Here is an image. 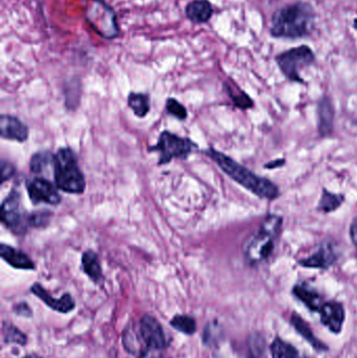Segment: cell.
I'll list each match as a JSON object with an SVG mask.
<instances>
[{
	"instance_id": "7402d4cb",
	"label": "cell",
	"mask_w": 357,
	"mask_h": 358,
	"mask_svg": "<svg viewBox=\"0 0 357 358\" xmlns=\"http://www.w3.org/2000/svg\"><path fill=\"white\" fill-rule=\"evenodd\" d=\"M224 88L228 92V96L232 100L233 104L237 108L241 110H249L255 106L253 99L247 94V92L237 87L236 85H232L231 83H224Z\"/></svg>"
},
{
	"instance_id": "52a82bcc",
	"label": "cell",
	"mask_w": 357,
	"mask_h": 358,
	"mask_svg": "<svg viewBox=\"0 0 357 358\" xmlns=\"http://www.w3.org/2000/svg\"><path fill=\"white\" fill-rule=\"evenodd\" d=\"M197 145L190 138H180L170 131H163L154 146L149 147V152H159V165H167L172 159H186L192 155Z\"/></svg>"
},
{
	"instance_id": "83f0119b",
	"label": "cell",
	"mask_w": 357,
	"mask_h": 358,
	"mask_svg": "<svg viewBox=\"0 0 357 358\" xmlns=\"http://www.w3.org/2000/svg\"><path fill=\"white\" fill-rule=\"evenodd\" d=\"M54 162V155L50 152H38L31 157V162H29V169L31 173H42L43 170L50 163Z\"/></svg>"
},
{
	"instance_id": "1f68e13d",
	"label": "cell",
	"mask_w": 357,
	"mask_h": 358,
	"mask_svg": "<svg viewBox=\"0 0 357 358\" xmlns=\"http://www.w3.org/2000/svg\"><path fill=\"white\" fill-rule=\"evenodd\" d=\"M13 313L18 317H33V310L27 303L20 302L18 304L14 305L13 307Z\"/></svg>"
},
{
	"instance_id": "f1b7e54d",
	"label": "cell",
	"mask_w": 357,
	"mask_h": 358,
	"mask_svg": "<svg viewBox=\"0 0 357 358\" xmlns=\"http://www.w3.org/2000/svg\"><path fill=\"white\" fill-rule=\"evenodd\" d=\"M259 336H254L247 342V352L245 358H266L265 344Z\"/></svg>"
},
{
	"instance_id": "f35d334b",
	"label": "cell",
	"mask_w": 357,
	"mask_h": 358,
	"mask_svg": "<svg viewBox=\"0 0 357 358\" xmlns=\"http://www.w3.org/2000/svg\"><path fill=\"white\" fill-rule=\"evenodd\" d=\"M356 250H357V248H356ZM356 257H357V252H356Z\"/></svg>"
},
{
	"instance_id": "484cf974",
	"label": "cell",
	"mask_w": 357,
	"mask_h": 358,
	"mask_svg": "<svg viewBox=\"0 0 357 358\" xmlns=\"http://www.w3.org/2000/svg\"><path fill=\"white\" fill-rule=\"evenodd\" d=\"M2 338L6 344H15L19 346H25L27 344V336L12 323L8 322H3L2 324Z\"/></svg>"
},
{
	"instance_id": "8992f818",
	"label": "cell",
	"mask_w": 357,
	"mask_h": 358,
	"mask_svg": "<svg viewBox=\"0 0 357 358\" xmlns=\"http://www.w3.org/2000/svg\"><path fill=\"white\" fill-rule=\"evenodd\" d=\"M314 61L316 55L307 45L291 48L276 57L277 64L284 77L289 81L300 84H305V81L301 77V71L314 64Z\"/></svg>"
},
{
	"instance_id": "277c9868",
	"label": "cell",
	"mask_w": 357,
	"mask_h": 358,
	"mask_svg": "<svg viewBox=\"0 0 357 358\" xmlns=\"http://www.w3.org/2000/svg\"><path fill=\"white\" fill-rule=\"evenodd\" d=\"M54 185L65 193L81 195L86 187L85 176L71 148H60L54 155Z\"/></svg>"
},
{
	"instance_id": "3957f363",
	"label": "cell",
	"mask_w": 357,
	"mask_h": 358,
	"mask_svg": "<svg viewBox=\"0 0 357 358\" xmlns=\"http://www.w3.org/2000/svg\"><path fill=\"white\" fill-rule=\"evenodd\" d=\"M314 17L316 13L312 4L304 1L289 4L272 15L270 34L286 39L306 37L312 33Z\"/></svg>"
},
{
	"instance_id": "cb8c5ba5",
	"label": "cell",
	"mask_w": 357,
	"mask_h": 358,
	"mask_svg": "<svg viewBox=\"0 0 357 358\" xmlns=\"http://www.w3.org/2000/svg\"><path fill=\"white\" fill-rule=\"evenodd\" d=\"M270 353L272 358H308L302 355L293 345L279 338L270 345Z\"/></svg>"
},
{
	"instance_id": "8fae6325",
	"label": "cell",
	"mask_w": 357,
	"mask_h": 358,
	"mask_svg": "<svg viewBox=\"0 0 357 358\" xmlns=\"http://www.w3.org/2000/svg\"><path fill=\"white\" fill-rule=\"evenodd\" d=\"M339 260V254L337 252V246L333 242L326 241L319 246L316 252L307 258L298 261V264L304 268L310 269H327L333 267Z\"/></svg>"
},
{
	"instance_id": "f546056e",
	"label": "cell",
	"mask_w": 357,
	"mask_h": 358,
	"mask_svg": "<svg viewBox=\"0 0 357 358\" xmlns=\"http://www.w3.org/2000/svg\"><path fill=\"white\" fill-rule=\"evenodd\" d=\"M50 210H36V212L31 213L27 216V222H29V227H35V229H43V227H48L50 224Z\"/></svg>"
},
{
	"instance_id": "6da1fadb",
	"label": "cell",
	"mask_w": 357,
	"mask_h": 358,
	"mask_svg": "<svg viewBox=\"0 0 357 358\" xmlns=\"http://www.w3.org/2000/svg\"><path fill=\"white\" fill-rule=\"evenodd\" d=\"M205 153L212 161L215 162L224 174L260 199L274 201L280 197V189L270 179L257 176L249 168L216 149H207Z\"/></svg>"
},
{
	"instance_id": "e0dca14e",
	"label": "cell",
	"mask_w": 357,
	"mask_h": 358,
	"mask_svg": "<svg viewBox=\"0 0 357 358\" xmlns=\"http://www.w3.org/2000/svg\"><path fill=\"white\" fill-rule=\"evenodd\" d=\"M293 294L298 300L301 301L309 310L319 313L324 305L322 296L307 284H297L293 288Z\"/></svg>"
},
{
	"instance_id": "4dcf8cb0",
	"label": "cell",
	"mask_w": 357,
	"mask_h": 358,
	"mask_svg": "<svg viewBox=\"0 0 357 358\" xmlns=\"http://www.w3.org/2000/svg\"><path fill=\"white\" fill-rule=\"evenodd\" d=\"M166 108H167L169 115L177 117L180 121H184L188 117V111H187L186 107L180 104L175 99H168L167 102H166Z\"/></svg>"
},
{
	"instance_id": "836d02e7",
	"label": "cell",
	"mask_w": 357,
	"mask_h": 358,
	"mask_svg": "<svg viewBox=\"0 0 357 358\" xmlns=\"http://www.w3.org/2000/svg\"><path fill=\"white\" fill-rule=\"evenodd\" d=\"M163 351L161 349L145 348L140 351V358H165Z\"/></svg>"
},
{
	"instance_id": "44dd1931",
	"label": "cell",
	"mask_w": 357,
	"mask_h": 358,
	"mask_svg": "<svg viewBox=\"0 0 357 358\" xmlns=\"http://www.w3.org/2000/svg\"><path fill=\"white\" fill-rule=\"evenodd\" d=\"M346 197L344 194L335 193V192L329 191L326 187H323L316 210L324 213V214H330V213L339 210L343 206Z\"/></svg>"
},
{
	"instance_id": "ba28073f",
	"label": "cell",
	"mask_w": 357,
	"mask_h": 358,
	"mask_svg": "<svg viewBox=\"0 0 357 358\" xmlns=\"http://www.w3.org/2000/svg\"><path fill=\"white\" fill-rule=\"evenodd\" d=\"M2 223L15 235L23 236L27 233L29 222L27 216L21 208V194L13 189L2 201Z\"/></svg>"
},
{
	"instance_id": "d6986e66",
	"label": "cell",
	"mask_w": 357,
	"mask_h": 358,
	"mask_svg": "<svg viewBox=\"0 0 357 358\" xmlns=\"http://www.w3.org/2000/svg\"><path fill=\"white\" fill-rule=\"evenodd\" d=\"M291 323L293 327L295 328L296 331H297L304 340L307 341L316 350L320 351V352L328 350V347H327L324 343L321 342L318 338H316L314 332H312V328L309 327V325H308L299 315L293 313Z\"/></svg>"
},
{
	"instance_id": "7a4b0ae2",
	"label": "cell",
	"mask_w": 357,
	"mask_h": 358,
	"mask_svg": "<svg viewBox=\"0 0 357 358\" xmlns=\"http://www.w3.org/2000/svg\"><path fill=\"white\" fill-rule=\"evenodd\" d=\"M283 218L278 214H268L242 246L245 262L252 267L259 266L270 260L280 241Z\"/></svg>"
},
{
	"instance_id": "7c38bea8",
	"label": "cell",
	"mask_w": 357,
	"mask_h": 358,
	"mask_svg": "<svg viewBox=\"0 0 357 358\" xmlns=\"http://www.w3.org/2000/svg\"><path fill=\"white\" fill-rule=\"evenodd\" d=\"M316 126L321 138H329L335 131V108L329 96H322L316 105Z\"/></svg>"
},
{
	"instance_id": "30bf717a",
	"label": "cell",
	"mask_w": 357,
	"mask_h": 358,
	"mask_svg": "<svg viewBox=\"0 0 357 358\" xmlns=\"http://www.w3.org/2000/svg\"><path fill=\"white\" fill-rule=\"evenodd\" d=\"M27 189L29 199L34 204L43 202L52 206H58L62 200L57 189L58 187L45 178L31 179L27 183Z\"/></svg>"
},
{
	"instance_id": "e575fe53",
	"label": "cell",
	"mask_w": 357,
	"mask_h": 358,
	"mask_svg": "<svg viewBox=\"0 0 357 358\" xmlns=\"http://www.w3.org/2000/svg\"><path fill=\"white\" fill-rule=\"evenodd\" d=\"M285 165H286V159H277L266 163L265 165H264V168L268 170H276L284 167Z\"/></svg>"
},
{
	"instance_id": "9c48e42d",
	"label": "cell",
	"mask_w": 357,
	"mask_h": 358,
	"mask_svg": "<svg viewBox=\"0 0 357 358\" xmlns=\"http://www.w3.org/2000/svg\"><path fill=\"white\" fill-rule=\"evenodd\" d=\"M138 331L140 342L144 343L145 348L166 350L169 346L163 326L152 315H145L140 317L138 324Z\"/></svg>"
},
{
	"instance_id": "4316f807",
	"label": "cell",
	"mask_w": 357,
	"mask_h": 358,
	"mask_svg": "<svg viewBox=\"0 0 357 358\" xmlns=\"http://www.w3.org/2000/svg\"><path fill=\"white\" fill-rule=\"evenodd\" d=\"M140 344L142 342L138 331L136 332L133 327H128L123 336V346L125 350L130 355H136L140 350Z\"/></svg>"
},
{
	"instance_id": "ac0fdd59",
	"label": "cell",
	"mask_w": 357,
	"mask_h": 358,
	"mask_svg": "<svg viewBox=\"0 0 357 358\" xmlns=\"http://www.w3.org/2000/svg\"><path fill=\"white\" fill-rule=\"evenodd\" d=\"M186 15L192 22L205 23L213 15V6L207 0H193L186 6Z\"/></svg>"
},
{
	"instance_id": "2e32d148",
	"label": "cell",
	"mask_w": 357,
	"mask_h": 358,
	"mask_svg": "<svg viewBox=\"0 0 357 358\" xmlns=\"http://www.w3.org/2000/svg\"><path fill=\"white\" fill-rule=\"evenodd\" d=\"M0 256L13 268L22 271H34L36 268L35 263L24 252L8 244H1L0 246Z\"/></svg>"
},
{
	"instance_id": "4fadbf2b",
	"label": "cell",
	"mask_w": 357,
	"mask_h": 358,
	"mask_svg": "<svg viewBox=\"0 0 357 358\" xmlns=\"http://www.w3.org/2000/svg\"><path fill=\"white\" fill-rule=\"evenodd\" d=\"M31 292L34 296L42 301L46 306L50 307L52 310L57 311L63 315L71 313L75 308V303L73 296L69 294H64L60 299H54L48 294V290L40 285L39 283L33 284L31 286Z\"/></svg>"
},
{
	"instance_id": "8d00e7d4",
	"label": "cell",
	"mask_w": 357,
	"mask_h": 358,
	"mask_svg": "<svg viewBox=\"0 0 357 358\" xmlns=\"http://www.w3.org/2000/svg\"><path fill=\"white\" fill-rule=\"evenodd\" d=\"M22 358H42V357H38V355H25V357H23Z\"/></svg>"
},
{
	"instance_id": "603a6c76",
	"label": "cell",
	"mask_w": 357,
	"mask_h": 358,
	"mask_svg": "<svg viewBox=\"0 0 357 358\" xmlns=\"http://www.w3.org/2000/svg\"><path fill=\"white\" fill-rule=\"evenodd\" d=\"M128 106L138 117H145L150 111L149 96L140 92H131L128 96Z\"/></svg>"
},
{
	"instance_id": "9a60e30c",
	"label": "cell",
	"mask_w": 357,
	"mask_h": 358,
	"mask_svg": "<svg viewBox=\"0 0 357 358\" xmlns=\"http://www.w3.org/2000/svg\"><path fill=\"white\" fill-rule=\"evenodd\" d=\"M0 134L3 140L23 143L29 138V128L18 117L2 115L0 117Z\"/></svg>"
},
{
	"instance_id": "ffe728a7",
	"label": "cell",
	"mask_w": 357,
	"mask_h": 358,
	"mask_svg": "<svg viewBox=\"0 0 357 358\" xmlns=\"http://www.w3.org/2000/svg\"><path fill=\"white\" fill-rule=\"evenodd\" d=\"M81 263L84 273H85L94 283L99 284L102 281V266H101L98 255H96L94 250H89L83 252Z\"/></svg>"
},
{
	"instance_id": "5b68a950",
	"label": "cell",
	"mask_w": 357,
	"mask_h": 358,
	"mask_svg": "<svg viewBox=\"0 0 357 358\" xmlns=\"http://www.w3.org/2000/svg\"><path fill=\"white\" fill-rule=\"evenodd\" d=\"M85 19L92 29L104 39H115L119 36L117 15L103 0H86Z\"/></svg>"
},
{
	"instance_id": "d590c367",
	"label": "cell",
	"mask_w": 357,
	"mask_h": 358,
	"mask_svg": "<svg viewBox=\"0 0 357 358\" xmlns=\"http://www.w3.org/2000/svg\"><path fill=\"white\" fill-rule=\"evenodd\" d=\"M349 236L351 239L352 243L357 248V218L352 221L349 227Z\"/></svg>"
},
{
	"instance_id": "74e56055",
	"label": "cell",
	"mask_w": 357,
	"mask_h": 358,
	"mask_svg": "<svg viewBox=\"0 0 357 358\" xmlns=\"http://www.w3.org/2000/svg\"><path fill=\"white\" fill-rule=\"evenodd\" d=\"M354 27H356V29H357V18L354 19Z\"/></svg>"
},
{
	"instance_id": "5bb4252c",
	"label": "cell",
	"mask_w": 357,
	"mask_h": 358,
	"mask_svg": "<svg viewBox=\"0 0 357 358\" xmlns=\"http://www.w3.org/2000/svg\"><path fill=\"white\" fill-rule=\"evenodd\" d=\"M321 322L333 334H340L345 322V309L341 303L325 302L321 310Z\"/></svg>"
},
{
	"instance_id": "d6a6232c",
	"label": "cell",
	"mask_w": 357,
	"mask_h": 358,
	"mask_svg": "<svg viewBox=\"0 0 357 358\" xmlns=\"http://www.w3.org/2000/svg\"><path fill=\"white\" fill-rule=\"evenodd\" d=\"M1 173H0V178H1V183L6 182L10 178L15 176L16 170H15L14 166L12 164L8 163L6 161H1Z\"/></svg>"
},
{
	"instance_id": "d4e9b609",
	"label": "cell",
	"mask_w": 357,
	"mask_h": 358,
	"mask_svg": "<svg viewBox=\"0 0 357 358\" xmlns=\"http://www.w3.org/2000/svg\"><path fill=\"white\" fill-rule=\"evenodd\" d=\"M170 325L178 332H182L186 336H193L197 331L196 320L188 315H175L170 322Z\"/></svg>"
}]
</instances>
